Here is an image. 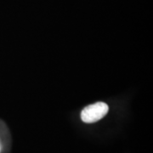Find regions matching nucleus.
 I'll list each match as a JSON object with an SVG mask.
<instances>
[{"mask_svg":"<svg viewBox=\"0 0 153 153\" xmlns=\"http://www.w3.org/2000/svg\"><path fill=\"white\" fill-rule=\"evenodd\" d=\"M109 111V106L105 102L88 105L81 111V119L85 123H94L102 119Z\"/></svg>","mask_w":153,"mask_h":153,"instance_id":"obj_1","label":"nucleus"},{"mask_svg":"<svg viewBox=\"0 0 153 153\" xmlns=\"http://www.w3.org/2000/svg\"><path fill=\"white\" fill-rule=\"evenodd\" d=\"M0 152H1V145H0Z\"/></svg>","mask_w":153,"mask_h":153,"instance_id":"obj_2","label":"nucleus"}]
</instances>
